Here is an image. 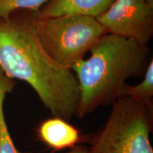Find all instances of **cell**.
Returning a JSON list of instances; mask_svg holds the SVG:
<instances>
[{
  "mask_svg": "<svg viewBox=\"0 0 153 153\" xmlns=\"http://www.w3.org/2000/svg\"><path fill=\"white\" fill-rule=\"evenodd\" d=\"M0 68L9 77L26 82L53 116L70 122L80 100L77 79L44 51L34 31L30 11L0 19Z\"/></svg>",
  "mask_w": 153,
  "mask_h": 153,
  "instance_id": "6da1fadb",
  "label": "cell"
},
{
  "mask_svg": "<svg viewBox=\"0 0 153 153\" xmlns=\"http://www.w3.org/2000/svg\"><path fill=\"white\" fill-rule=\"evenodd\" d=\"M89 52V58L72 68L80 91L79 118L123 97L126 81L144 75L152 58L148 45L111 33L103 36Z\"/></svg>",
  "mask_w": 153,
  "mask_h": 153,
  "instance_id": "7a4b0ae2",
  "label": "cell"
},
{
  "mask_svg": "<svg viewBox=\"0 0 153 153\" xmlns=\"http://www.w3.org/2000/svg\"><path fill=\"white\" fill-rule=\"evenodd\" d=\"M32 25L44 51L60 65L71 68L107 33L97 19L83 15L41 18L30 11Z\"/></svg>",
  "mask_w": 153,
  "mask_h": 153,
  "instance_id": "3957f363",
  "label": "cell"
},
{
  "mask_svg": "<svg viewBox=\"0 0 153 153\" xmlns=\"http://www.w3.org/2000/svg\"><path fill=\"white\" fill-rule=\"evenodd\" d=\"M152 107L122 97L112 104L106 123L89 140L87 153H153L150 135Z\"/></svg>",
  "mask_w": 153,
  "mask_h": 153,
  "instance_id": "277c9868",
  "label": "cell"
},
{
  "mask_svg": "<svg viewBox=\"0 0 153 153\" xmlns=\"http://www.w3.org/2000/svg\"><path fill=\"white\" fill-rule=\"evenodd\" d=\"M107 33L148 45L153 36V7L145 0H114L97 17Z\"/></svg>",
  "mask_w": 153,
  "mask_h": 153,
  "instance_id": "5b68a950",
  "label": "cell"
},
{
  "mask_svg": "<svg viewBox=\"0 0 153 153\" xmlns=\"http://www.w3.org/2000/svg\"><path fill=\"white\" fill-rule=\"evenodd\" d=\"M114 0H49L37 11L41 18L64 15H83L97 18L110 7Z\"/></svg>",
  "mask_w": 153,
  "mask_h": 153,
  "instance_id": "8992f818",
  "label": "cell"
},
{
  "mask_svg": "<svg viewBox=\"0 0 153 153\" xmlns=\"http://www.w3.org/2000/svg\"><path fill=\"white\" fill-rule=\"evenodd\" d=\"M37 135L40 140L54 150L71 149L81 140L79 131L70 122L55 116L40 124Z\"/></svg>",
  "mask_w": 153,
  "mask_h": 153,
  "instance_id": "52a82bcc",
  "label": "cell"
},
{
  "mask_svg": "<svg viewBox=\"0 0 153 153\" xmlns=\"http://www.w3.org/2000/svg\"><path fill=\"white\" fill-rule=\"evenodd\" d=\"M16 82L6 74L0 68V153H31L21 152L16 148L6 122L4 104L6 96L11 93Z\"/></svg>",
  "mask_w": 153,
  "mask_h": 153,
  "instance_id": "ba28073f",
  "label": "cell"
},
{
  "mask_svg": "<svg viewBox=\"0 0 153 153\" xmlns=\"http://www.w3.org/2000/svg\"><path fill=\"white\" fill-rule=\"evenodd\" d=\"M143 81L137 85L126 84L124 88L123 97H128L139 101L146 106L152 107L153 98V60L149 62L144 74Z\"/></svg>",
  "mask_w": 153,
  "mask_h": 153,
  "instance_id": "9c48e42d",
  "label": "cell"
},
{
  "mask_svg": "<svg viewBox=\"0 0 153 153\" xmlns=\"http://www.w3.org/2000/svg\"><path fill=\"white\" fill-rule=\"evenodd\" d=\"M49 0H0V19L18 10L38 11Z\"/></svg>",
  "mask_w": 153,
  "mask_h": 153,
  "instance_id": "30bf717a",
  "label": "cell"
},
{
  "mask_svg": "<svg viewBox=\"0 0 153 153\" xmlns=\"http://www.w3.org/2000/svg\"><path fill=\"white\" fill-rule=\"evenodd\" d=\"M88 148L85 145H76L67 153H87Z\"/></svg>",
  "mask_w": 153,
  "mask_h": 153,
  "instance_id": "8fae6325",
  "label": "cell"
},
{
  "mask_svg": "<svg viewBox=\"0 0 153 153\" xmlns=\"http://www.w3.org/2000/svg\"><path fill=\"white\" fill-rule=\"evenodd\" d=\"M145 1H147V2H148L150 6L153 7V0H145Z\"/></svg>",
  "mask_w": 153,
  "mask_h": 153,
  "instance_id": "7c38bea8",
  "label": "cell"
}]
</instances>
